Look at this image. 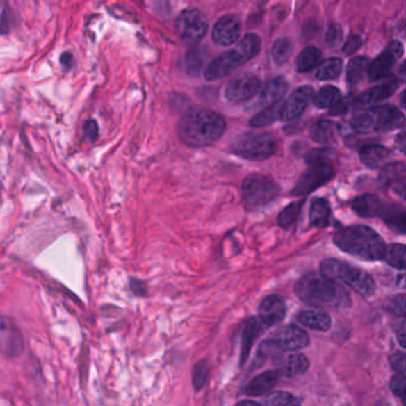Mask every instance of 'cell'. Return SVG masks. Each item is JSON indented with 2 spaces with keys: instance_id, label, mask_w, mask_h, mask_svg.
<instances>
[{
  "instance_id": "6da1fadb",
  "label": "cell",
  "mask_w": 406,
  "mask_h": 406,
  "mask_svg": "<svg viewBox=\"0 0 406 406\" xmlns=\"http://www.w3.org/2000/svg\"><path fill=\"white\" fill-rule=\"evenodd\" d=\"M227 123L211 108L193 106L179 120L178 135L184 145L191 148L211 145L223 136Z\"/></svg>"
},
{
  "instance_id": "7a4b0ae2",
  "label": "cell",
  "mask_w": 406,
  "mask_h": 406,
  "mask_svg": "<svg viewBox=\"0 0 406 406\" xmlns=\"http://www.w3.org/2000/svg\"><path fill=\"white\" fill-rule=\"evenodd\" d=\"M297 297L314 307L344 309L350 305V295L340 282L324 274L310 272L299 279L295 286Z\"/></svg>"
},
{
  "instance_id": "3957f363",
  "label": "cell",
  "mask_w": 406,
  "mask_h": 406,
  "mask_svg": "<svg viewBox=\"0 0 406 406\" xmlns=\"http://www.w3.org/2000/svg\"><path fill=\"white\" fill-rule=\"evenodd\" d=\"M334 243L352 257L365 261H379L384 259L386 245L382 237L366 225H350L336 232Z\"/></svg>"
},
{
  "instance_id": "277c9868",
  "label": "cell",
  "mask_w": 406,
  "mask_h": 406,
  "mask_svg": "<svg viewBox=\"0 0 406 406\" xmlns=\"http://www.w3.org/2000/svg\"><path fill=\"white\" fill-rule=\"evenodd\" d=\"M405 117L403 112L392 105H380L369 108L368 111L354 117L352 128L355 133H390L404 127Z\"/></svg>"
},
{
  "instance_id": "5b68a950",
  "label": "cell",
  "mask_w": 406,
  "mask_h": 406,
  "mask_svg": "<svg viewBox=\"0 0 406 406\" xmlns=\"http://www.w3.org/2000/svg\"><path fill=\"white\" fill-rule=\"evenodd\" d=\"M320 273L327 278L341 280L362 297H371L375 292V282L371 274L355 266L336 259H325L320 263Z\"/></svg>"
},
{
  "instance_id": "8992f818",
  "label": "cell",
  "mask_w": 406,
  "mask_h": 406,
  "mask_svg": "<svg viewBox=\"0 0 406 406\" xmlns=\"http://www.w3.org/2000/svg\"><path fill=\"white\" fill-rule=\"evenodd\" d=\"M232 153L250 161H263L278 149L277 138L270 133H245L232 140Z\"/></svg>"
},
{
  "instance_id": "52a82bcc",
  "label": "cell",
  "mask_w": 406,
  "mask_h": 406,
  "mask_svg": "<svg viewBox=\"0 0 406 406\" xmlns=\"http://www.w3.org/2000/svg\"><path fill=\"white\" fill-rule=\"evenodd\" d=\"M279 187L272 179L262 174H250L243 180L241 195L245 210L252 211L275 200Z\"/></svg>"
},
{
  "instance_id": "ba28073f",
  "label": "cell",
  "mask_w": 406,
  "mask_h": 406,
  "mask_svg": "<svg viewBox=\"0 0 406 406\" xmlns=\"http://www.w3.org/2000/svg\"><path fill=\"white\" fill-rule=\"evenodd\" d=\"M175 28L185 43L195 46L206 35L209 24L206 17L204 16L200 10L188 8L179 13L175 21Z\"/></svg>"
},
{
  "instance_id": "9c48e42d",
  "label": "cell",
  "mask_w": 406,
  "mask_h": 406,
  "mask_svg": "<svg viewBox=\"0 0 406 406\" xmlns=\"http://www.w3.org/2000/svg\"><path fill=\"white\" fill-rule=\"evenodd\" d=\"M334 177H335V170L332 163L327 161L312 165L309 170H305L303 174L299 177L298 181L295 183V187L291 191V195L295 197L309 195L311 192L317 190L318 187L329 183Z\"/></svg>"
},
{
  "instance_id": "30bf717a",
  "label": "cell",
  "mask_w": 406,
  "mask_h": 406,
  "mask_svg": "<svg viewBox=\"0 0 406 406\" xmlns=\"http://www.w3.org/2000/svg\"><path fill=\"white\" fill-rule=\"evenodd\" d=\"M261 80L252 73H245L235 76L229 81L224 96L234 104L245 103L257 96L261 90Z\"/></svg>"
},
{
  "instance_id": "8fae6325",
  "label": "cell",
  "mask_w": 406,
  "mask_h": 406,
  "mask_svg": "<svg viewBox=\"0 0 406 406\" xmlns=\"http://www.w3.org/2000/svg\"><path fill=\"white\" fill-rule=\"evenodd\" d=\"M248 61L249 58L238 47L235 49L228 50L207 65L205 79L209 81L222 79L224 76L232 74V72Z\"/></svg>"
},
{
  "instance_id": "7c38bea8",
  "label": "cell",
  "mask_w": 406,
  "mask_h": 406,
  "mask_svg": "<svg viewBox=\"0 0 406 406\" xmlns=\"http://www.w3.org/2000/svg\"><path fill=\"white\" fill-rule=\"evenodd\" d=\"M24 350V339L21 329L11 317L0 314V352L5 357H17Z\"/></svg>"
},
{
  "instance_id": "4fadbf2b",
  "label": "cell",
  "mask_w": 406,
  "mask_h": 406,
  "mask_svg": "<svg viewBox=\"0 0 406 406\" xmlns=\"http://www.w3.org/2000/svg\"><path fill=\"white\" fill-rule=\"evenodd\" d=\"M404 55L402 42L391 41L382 54L371 61L367 68V75L371 80H380L390 75L394 65Z\"/></svg>"
},
{
  "instance_id": "5bb4252c",
  "label": "cell",
  "mask_w": 406,
  "mask_h": 406,
  "mask_svg": "<svg viewBox=\"0 0 406 406\" xmlns=\"http://www.w3.org/2000/svg\"><path fill=\"white\" fill-rule=\"evenodd\" d=\"M314 96L315 91L311 86H302L295 90L285 102L278 104V120L291 122L298 118L307 110Z\"/></svg>"
},
{
  "instance_id": "9a60e30c",
  "label": "cell",
  "mask_w": 406,
  "mask_h": 406,
  "mask_svg": "<svg viewBox=\"0 0 406 406\" xmlns=\"http://www.w3.org/2000/svg\"><path fill=\"white\" fill-rule=\"evenodd\" d=\"M268 343L284 352H297L309 346L310 337L303 329L295 325H286L274 332Z\"/></svg>"
},
{
  "instance_id": "2e32d148",
  "label": "cell",
  "mask_w": 406,
  "mask_h": 406,
  "mask_svg": "<svg viewBox=\"0 0 406 406\" xmlns=\"http://www.w3.org/2000/svg\"><path fill=\"white\" fill-rule=\"evenodd\" d=\"M406 166L404 162H393L382 168L377 181L382 190L393 191L404 198L405 195Z\"/></svg>"
},
{
  "instance_id": "e0dca14e",
  "label": "cell",
  "mask_w": 406,
  "mask_h": 406,
  "mask_svg": "<svg viewBox=\"0 0 406 406\" xmlns=\"http://www.w3.org/2000/svg\"><path fill=\"white\" fill-rule=\"evenodd\" d=\"M240 36L241 22L234 15H225L222 17L212 30V40L217 46H232Z\"/></svg>"
},
{
  "instance_id": "ac0fdd59",
  "label": "cell",
  "mask_w": 406,
  "mask_h": 406,
  "mask_svg": "<svg viewBox=\"0 0 406 406\" xmlns=\"http://www.w3.org/2000/svg\"><path fill=\"white\" fill-rule=\"evenodd\" d=\"M286 316V305L282 297L268 295L262 300L259 307V318L266 327L282 322Z\"/></svg>"
},
{
  "instance_id": "d6986e66",
  "label": "cell",
  "mask_w": 406,
  "mask_h": 406,
  "mask_svg": "<svg viewBox=\"0 0 406 406\" xmlns=\"http://www.w3.org/2000/svg\"><path fill=\"white\" fill-rule=\"evenodd\" d=\"M398 88V80H392L390 83H382V85L368 88L367 91L362 92L360 96L357 97V99L354 100V105L357 108H362L368 106V105L379 103V102H382V100L393 96Z\"/></svg>"
},
{
  "instance_id": "ffe728a7",
  "label": "cell",
  "mask_w": 406,
  "mask_h": 406,
  "mask_svg": "<svg viewBox=\"0 0 406 406\" xmlns=\"http://www.w3.org/2000/svg\"><path fill=\"white\" fill-rule=\"evenodd\" d=\"M289 90H290V83L287 81L286 78L282 76V75L277 76V78L270 80L268 83H266L265 88H262L260 98H259V104L265 106V108L278 105L279 102L286 96Z\"/></svg>"
},
{
  "instance_id": "44dd1931",
  "label": "cell",
  "mask_w": 406,
  "mask_h": 406,
  "mask_svg": "<svg viewBox=\"0 0 406 406\" xmlns=\"http://www.w3.org/2000/svg\"><path fill=\"white\" fill-rule=\"evenodd\" d=\"M352 207L357 215L366 217V218H373V217H382V212L385 210L386 203L375 195L366 193V195H359L352 200Z\"/></svg>"
},
{
  "instance_id": "7402d4cb",
  "label": "cell",
  "mask_w": 406,
  "mask_h": 406,
  "mask_svg": "<svg viewBox=\"0 0 406 406\" xmlns=\"http://www.w3.org/2000/svg\"><path fill=\"white\" fill-rule=\"evenodd\" d=\"M297 320L304 327L316 332H327L332 327V318L327 311L320 307H311L299 312Z\"/></svg>"
},
{
  "instance_id": "603a6c76",
  "label": "cell",
  "mask_w": 406,
  "mask_h": 406,
  "mask_svg": "<svg viewBox=\"0 0 406 406\" xmlns=\"http://www.w3.org/2000/svg\"><path fill=\"white\" fill-rule=\"evenodd\" d=\"M392 156V152L382 145H366L361 148V162L368 168L377 170Z\"/></svg>"
},
{
  "instance_id": "cb8c5ba5",
  "label": "cell",
  "mask_w": 406,
  "mask_h": 406,
  "mask_svg": "<svg viewBox=\"0 0 406 406\" xmlns=\"http://www.w3.org/2000/svg\"><path fill=\"white\" fill-rule=\"evenodd\" d=\"M279 377H280V373H279L278 371L263 372V373L257 375L247 384L245 392L248 396H254V397L262 396V394L270 392L274 386L278 384Z\"/></svg>"
},
{
  "instance_id": "d4e9b609",
  "label": "cell",
  "mask_w": 406,
  "mask_h": 406,
  "mask_svg": "<svg viewBox=\"0 0 406 406\" xmlns=\"http://www.w3.org/2000/svg\"><path fill=\"white\" fill-rule=\"evenodd\" d=\"M265 324L262 323L259 317H253L245 323L243 336H242V347H241V365H243L249 357L250 349L254 342L260 336L262 330H265Z\"/></svg>"
},
{
  "instance_id": "484cf974",
  "label": "cell",
  "mask_w": 406,
  "mask_h": 406,
  "mask_svg": "<svg viewBox=\"0 0 406 406\" xmlns=\"http://www.w3.org/2000/svg\"><path fill=\"white\" fill-rule=\"evenodd\" d=\"M310 367V361L303 354H291L284 359L279 368V373H282L286 377H298L307 373Z\"/></svg>"
},
{
  "instance_id": "4316f807",
  "label": "cell",
  "mask_w": 406,
  "mask_h": 406,
  "mask_svg": "<svg viewBox=\"0 0 406 406\" xmlns=\"http://www.w3.org/2000/svg\"><path fill=\"white\" fill-rule=\"evenodd\" d=\"M382 220L385 223L399 234H404L406 228L405 209L399 204L386 203L385 210L382 212Z\"/></svg>"
},
{
  "instance_id": "83f0119b",
  "label": "cell",
  "mask_w": 406,
  "mask_h": 406,
  "mask_svg": "<svg viewBox=\"0 0 406 406\" xmlns=\"http://www.w3.org/2000/svg\"><path fill=\"white\" fill-rule=\"evenodd\" d=\"M330 205L327 200L323 198H316L312 200L310 207V224L315 228H325L329 224V217H330Z\"/></svg>"
},
{
  "instance_id": "f1b7e54d",
  "label": "cell",
  "mask_w": 406,
  "mask_h": 406,
  "mask_svg": "<svg viewBox=\"0 0 406 406\" xmlns=\"http://www.w3.org/2000/svg\"><path fill=\"white\" fill-rule=\"evenodd\" d=\"M310 136L317 143H330L337 136V127L332 120H322L312 125Z\"/></svg>"
},
{
  "instance_id": "f546056e",
  "label": "cell",
  "mask_w": 406,
  "mask_h": 406,
  "mask_svg": "<svg viewBox=\"0 0 406 406\" xmlns=\"http://www.w3.org/2000/svg\"><path fill=\"white\" fill-rule=\"evenodd\" d=\"M369 63L371 60L367 56H357L349 61L347 66V83L350 86H355L364 80L367 74Z\"/></svg>"
},
{
  "instance_id": "4dcf8cb0",
  "label": "cell",
  "mask_w": 406,
  "mask_h": 406,
  "mask_svg": "<svg viewBox=\"0 0 406 406\" xmlns=\"http://www.w3.org/2000/svg\"><path fill=\"white\" fill-rule=\"evenodd\" d=\"M342 71H343V63L341 58H327L317 67L316 79L322 80V81L335 80L340 76Z\"/></svg>"
},
{
  "instance_id": "1f68e13d",
  "label": "cell",
  "mask_w": 406,
  "mask_h": 406,
  "mask_svg": "<svg viewBox=\"0 0 406 406\" xmlns=\"http://www.w3.org/2000/svg\"><path fill=\"white\" fill-rule=\"evenodd\" d=\"M341 98V92L335 86H324L316 93L312 98V103L317 108H332L334 105L339 103Z\"/></svg>"
},
{
  "instance_id": "d6a6232c",
  "label": "cell",
  "mask_w": 406,
  "mask_h": 406,
  "mask_svg": "<svg viewBox=\"0 0 406 406\" xmlns=\"http://www.w3.org/2000/svg\"><path fill=\"white\" fill-rule=\"evenodd\" d=\"M322 51L317 47H307L297 58V70L299 72H310L319 63Z\"/></svg>"
},
{
  "instance_id": "836d02e7",
  "label": "cell",
  "mask_w": 406,
  "mask_h": 406,
  "mask_svg": "<svg viewBox=\"0 0 406 406\" xmlns=\"http://www.w3.org/2000/svg\"><path fill=\"white\" fill-rule=\"evenodd\" d=\"M389 265L399 270H405L406 267V248L400 243H393L387 245L385 249L384 259Z\"/></svg>"
},
{
  "instance_id": "e575fe53",
  "label": "cell",
  "mask_w": 406,
  "mask_h": 406,
  "mask_svg": "<svg viewBox=\"0 0 406 406\" xmlns=\"http://www.w3.org/2000/svg\"><path fill=\"white\" fill-rule=\"evenodd\" d=\"M205 51L200 48H193L188 50L184 60V67L187 74L198 75L200 74L204 66H205Z\"/></svg>"
},
{
  "instance_id": "d590c367",
  "label": "cell",
  "mask_w": 406,
  "mask_h": 406,
  "mask_svg": "<svg viewBox=\"0 0 406 406\" xmlns=\"http://www.w3.org/2000/svg\"><path fill=\"white\" fill-rule=\"evenodd\" d=\"M293 53V42L289 38H280L274 42L270 50L272 58L277 65L286 63Z\"/></svg>"
},
{
  "instance_id": "8d00e7d4",
  "label": "cell",
  "mask_w": 406,
  "mask_h": 406,
  "mask_svg": "<svg viewBox=\"0 0 406 406\" xmlns=\"http://www.w3.org/2000/svg\"><path fill=\"white\" fill-rule=\"evenodd\" d=\"M260 406H300V402L293 394L284 391H275L273 393L268 394Z\"/></svg>"
},
{
  "instance_id": "74e56055",
  "label": "cell",
  "mask_w": 406,
  "mask_h": 406,
  "mask_svg": "<svg viewBox=\"0 0 406 406\" xmlns=\"http://www.w3.org/2000/svg\"><path fill=\"white\" fill-rule=\"evenodd\" d=\"M302 206H303V202H297V203L290 204L289 206L285 207L279 213L278 218H277L279 227L282 229L290 228L291 225L295 223V220L298 218Z\"/></svg>"
},
{
  "instance_id": "f35d334b",
  "label": "cell",
  "mask_w": 406,
  "mask_h": 406,
  "mask_svg": "<svg viewBox=\"0 0 406 406\" xmlns=\"http://www.w3.org/2000/svg\"><path fill=\"white\" fill-rule=\"evenodd\" d=\"M274 122H278V105L263 108L259 115L250 120V125L253 128H262L272 124Z\"/></svg>"
},
{
  "instance_id": "ab89813d",
  "label": "cell",
  "mask_w": 406,
  "mask_h": 406,
  "mask_svg": "<svg viewBox=\"0 0 406 406\" xmlns=\"http://www.w3.org/2000/svg\"><path fill=\"white\" fill-rule=\"evenodd\" d=\"M207 377H209V364L206 360H200V362L195 364L193 374H192V382H193L195 391L203 389L206 384Z\"/></svg>"
},
{
  "instance_id": "60d3db41",
  "label": "cell",
  "mask_w": 406,
  "mask_h": 406,
  "mask_svg": "<svg viewBox=\"0 0 406 406\" xmlns=\"http://www.w3.org/2000/svg\"><path fill=\"white\" fill-rule=\"evenodd\" d=\"M385 310L392 315L398 317H405L406 315V297L405 295H397L387 299L385 303Z\"/></svg>"
},
{
  "instance_id": "b9f144b4",
  "label": "cell",
  "mask_w": 406,
  "mask_h": 406,
  "mask_svg": "<svg viewBox=\"0 0 406 406\" xmlns=\"http://www.w3.org/2000/svg\"><path fill=\"white\" fill-rule=\"evenodd\" d=\"M342 38H343L342 26L340 24H337V23H332V24L329 25L327 33H325V38H324L327 46L330 47V48L340 46Z\"/></svg>"
},
{
  "instance_id": "7bdbcfd3",
  "label": "cell",
  "mask_w": 406,
  "mask_h": 406,
  "mask_svg": "<svg viewBox=\"0 0 406 406\" xmlns=\"http://www.w3.org/2000/svg\"><path fill=\"white\" fill-rule=\"evenodd\" d=\"M391 391L394 396L402 398L405 392V374L397 373L391 380Z\"/></svg>"
},
{
  "instance_id": "ee69618b",
  "label": "cell",
  "mask_w": 406,
  "mask_h": 406,
  "mask_svg": "<svg viewBox=\"0 0 406 406\" xmlns=\"http://www.w3.org/2000/svg\"><path fill=\"white\" fill-rule=\"evenodd\" d=\"M332 153L329 149H314L311 150L310 153L305 156V161L307 165H316L319 162H327V155Z\"/></svg>"
},
{
  "instance_id": "f6af8a7d",
  "label": "cell",
  "mask_w": 406,
  "mask_h": 406,
  "mask_svg": "<svg viewBox=\"0 0 406 406\" xmlns=\"http://www.w3.org/2000/svg\"><path fill=\"white\" fill-rule=\"evenodd\" d=\"M361 46H362V38L359 35H352L348 38V41L346 42V44L342 48V51L346 55L355 54L357 50L360 49Z\"/></svg>"
},
{
  "instance_id": "bcb514c9",
  "label": "cell",
  "mask_w": 406,
  "mask_h": 406,
  "mask_svg": "<svg viewBox=\"0 0 406 406\" xmlns=\"http://www.w3.org/2000/svg\"><path fill=\"white\" fill-rule=\"evenodd\" d=\"M390 364L392 368L397 373L405 374L406 371V357L404 352H396L390 357Z\"/></svg>"
},
{
  "instance_id": "7dc6e473",
  "label": "cell",
  "mask_w": 406,
  "mask_h": 406,
  "mask_svg": "<svg viewBox=\"0 0 406 406\" xmlns=\"http://www.w3.org/2000/svg\"><path fill=\"white\" fill-rule=\"evenodd\" d=\"M83 133L90 141H96L99 133V127L95 120H88L83 125Z\"/></svg>"
},
{
  "instance_id": "c3c4849f",
  "label": "cell",
  "mask_w": 406,
  "mask_h": 406,
  "mask_svg": "<svg viewBox=\"0 0 406 406\" xmlns=\"http://www.w3.org/2000/svg\"><path fill=\"white\" fill-rule=\"evenodd\" d=\"M130 287H131L133 295H140V297H143V295H147V289H145V282H142L141 280L130 279Z\"/></svg>"
},
{
  "instance_id": "681fc988",
  "label": "cell",
  "mask_w": 406,
  "mask_h": 406,
  "mask_svg": "<svg viewBox=\"0 0 406 406\" xmlns=\"http://www.w3.org/2000/svg\"><path fill=\"white\" fill-rule=\"evenodd\" d=\"M348 105V99H341L339 103L334 105V106L329 110V112L332 113V116H339V115H342V113L347 111Z\"/></svg>"
},
{
  "instance_id": "f907efd6",
  "label": "cell",
  "mask_w": 406,
  "mask_h": 406,
  "mask_svg": "<svg viewBox=\"0 0 406 406\" xmlns=\"http://www.w3.org/2000/svg\"><path fill=\"white\" fill-rule=\"evenodd\" d=\"M396 335H397V339H398L399 343L402 346L403 348L406 347V325L405 322H402L399 324V327H397L396 330Z\"/></svg>"
},
{
  "instance_id": "816d5d0a",
  "label": "cell",
  "mask_w": 406,
  "mask_h": 406,
  "mask_svg": "<svg viewBox=\"0 0 406 406\" xmlns=\"http://www.w3.org/2000/svg\"><path fill=\"white\" fill-rule=\"evenodd\" d=\"M60 63L63 65V67H66V68H71L73 66V63H74V58H73V55L71 53H63L61 55V58H60Z\"/></svg>"
},
{
  "instance_id": "f5cc1de1",
  "label": "cell",
  "mask_w": 406,
  "mask_h": 406,
  "mask_svg": "<svg viewBox=\"0 0 406 406\" xmlns=\"http://www.w3.org/2000/svg\"><path fill=\"white\" fill-rule=\"evenodd\" d=\"M396 141H397V143H398L400 150L404 152V150H405V135H404V133H400V135L397 137V140H396Z\"/></svg>"
},
{
  "instance_id": "db71d44e",
  "label": "cell",
  "mask_w": 406,
  "mask_h": 406,
  "mask_svg": "<svg viewBox=\"0 0 406 406\" xmlns=\"http://www.w3.org/2000/svg\"><path fill=\"white\" fill-rule=\"evenodd\" d=\"M236 406H260V404L252 402V400H243V402L238 403Z\"/></svg>"
},
{
  "instance_id": "11a10c76",
  "label": "cell",
  "mask_w": 406,
  "mask_h": 406,
  "mask_svg": "<svg viewBox=\"0 0 406 406\" xmlns=\"http://www.w3.org/2000/svg\"><path fill=\"white\" fill-rule=\"evenodd\" d=\"M375 406H392V405H391L390 403L389 402H382L379 403V404H377V405Z\"/></svg>"
}]
</instances>
